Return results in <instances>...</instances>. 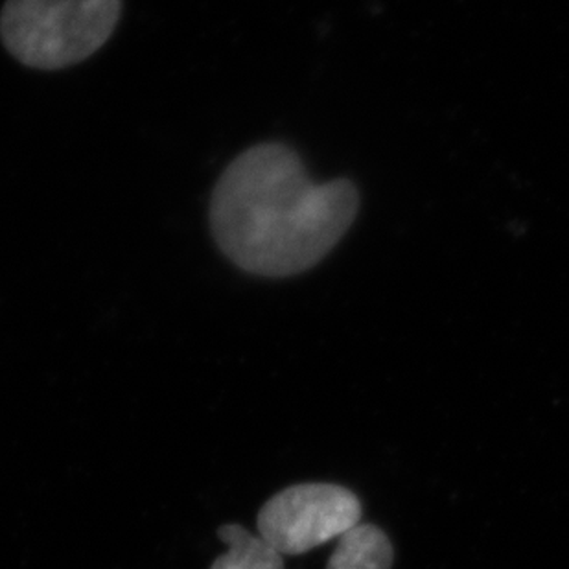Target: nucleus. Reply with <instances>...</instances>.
<instances>
[{
  "label": "nucleus",
  "instance_id": "1",
  "mask_svg": "<svg viewBox=\"0 0 569 569\" xmlns=\"http://www.w3.org/2000/svg\"><path fill=\"white\" fill-rule=\"evenodd\" d=\"M358 210L360 193L349 179L313 183L296 150L263 142L221 173L210 198V231L237 268L286 279L327 258Z\"/></svg>",
  "mask_w": 569,
  "mask_h": 569
},
{
  "label": "nucleus",
  "instance_id": "2",
  "mask_svg": "<svg viewBox=\"0 0 569 569\" xmlns=\"http://www.w3.org/2000/svg\"><path fill=\"white\" fill-rule=\"evenodd\" d=\"M120 11L122 0H6L0 39L30 69H67L108 43Z\"/></svg>",
  "mask_w": 569,
  "mask_h": 569
},
{
  "label": "nucleus",
  "instance_id": "4",
  "mask_svg": "<svg viewBox=\"0 0 569 569\" xmlns=\"http://www.w3.org/2000/svg\"><path fill=\"white\" fill-rule=\"evenodd\" d=\"M392 546L386 532L358 523L339 537L327 569H391Z\"/></svg>",
  "mask_w": 569,
  "mask_h": 569
},
{
  "label": "nucleus",
  "instance_id": "3",
  "mask_svg": "<svg viewBox=\"0 0 569 569\" xmlns=\"http://www.w3.org/2000/svg\"><path fill=\"white\" fill-rule=\"evenodd\" d=\"M361 503L339 485H297L273 496L258 515V535L280 555H302L358 526Z\"/></svg>",
  "mask_w": 569,
  "mask_h": 569
},
{
  "label": "nucleus",
  "instance_id": "5",
  "mask_svg": "<svg viewBox=\"0 0 569 569\" xmlns=\"http://www.w3.org/2000/svg\"><path fill=\"white\" fill-rule=\"evenodd\" d=\"M218 537L229 546V551L210 569H284L282 555L242 526H223Z\"/></svg>",
  "mask_w": 569,
  "mask_h": 569
}]
</instances>
